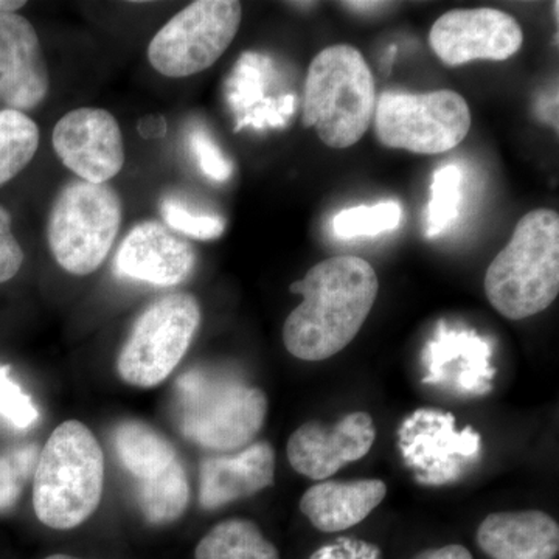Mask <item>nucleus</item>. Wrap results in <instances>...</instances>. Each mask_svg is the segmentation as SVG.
Instances as JSON below:
<instances>
[{"label":"nucleus","mask_w":559,"mask_h":559,"mask_svg":"<svg viewBox=\"0 0 559 559\" xmlns=\"http://www.w3.org/2000/svg\"><path fill=\"white\" fill-rule=\"evenodd\" d=\"M477 543L492 559H554L559 527L554 518L538 510L495 513L481 522Z\"/></svg>","instance_id":"nucleus-17"},{"label":"nucleus","mask_w":559,"mask_h":559,"mask_svg":"<svg viewBox=\"0 0 559 559\" xmlns=\"http://www.w3.org/2000/svg\"><path fill=\"white\" fill-rule=\"evenodd\" d=\"M180 432L205 450L248 447L263 428L267 400L263 390L245 382L189 371L176 384Z\"/></svg>","instance_id":"nucleus-5"},{"label":"nucleus","mask_w":559,"mask_h":559,"mask_svg":"<svg viewBox=\"0 0 559 559\" xmlns=\"http://www.w3.org/2000/svg\"><path fill=\"white\" fill-rule=\"evenodd\" d=\"M304 301L283 326V342L294 358L325 360L358 336L377 301L380 280L369 261L336 255L312 266L290 285Z\"/></svg>","instance_id":"nucleus-1"},{"label":"nucleus","mask_w":559,"mask_h":559,"mask_svg":"<svg viewBox=\"0 0 559 559\" xmlns=\"http://www.w3.org/2000/svg\"><path fill=\"white\" fill-rule=\"evenodd\" d=\"M201 308L193 296L168 294L151 304L121 348L117 370L135 388H156L170 377L200 329Z\"/></svg>","instance_id":"nucleus-8"},{"label":"nucleus","mask_w":559,"mask_h":559,"mask_svg":"<svg viewBox=\"0 0 559 559\" xmlns=\"http://www.w3.org/2000/svg\"><path fill=\"white\" fill-rule=\"evenodd\" d=\"M24 263V250L11 230V216L0 205V283L9 282Z\"/></svg>","instance_id":"nucleus-29"},{"label":"nucleus","mask_w":559,"mask_h":559,"mask_svg":"<svg viewBox=\"0 0 559 559\" xmlns=\"http://www.w3.org/2000/svg\"><path fill=\"white\" fill-rule=\"evenodd\" d=\"M51 142L62 164L84 182L106 183L123 168V135L108 110H70L55 127Z\"/></svg>","instance_id":"nucleus-12"},{"label":"nucleus","mask_w":559,"mask_h":559,"mask_svg":"<svg viewBox=\"0 0 559 559\" xmlns=\"http://www.w3.org/2000/svg\"><path fill=\"white\" fill-rule=\"evenodd\" d=\"M388 485L378 479L320 481L300 499V510L320 532H344L381 506Z\"/></svg>","instance_id":"nucleus-18"},{"label":"nucleus","mask_w":559,"mask_h":559,"mask_svg":"<svg viewBox=\"0 0 559 559\" xmlns=\"http://www.w3.org/2000/svg\"><path fill=\"white\" fill-rule=\"evenodd\" d=\"M403 221V209L396 201L378 202L373 205H358L345 209L333 219V231L341 240L360 237H377L399 229Z\"/></svg>","instance_id":"nucleus-24"},{"label":"nucleus","mask_w":559,"mask_h":559,"mask_svg":"<svg viewBox=\"0 0 559 559\" xmlns=\"http://www.w3.org/2000/svg\"><path fill=\"white\" fill-rule=\"evenodd\" d=\"M189 499V480L179 459L154 479L139 481L140 510L150 524L164 525L179 520Z\"/></svg>","instance_id":"nucleus-21"},{"label":"nucleus","mask_w":559,"mask_h":559,"mask_svg":"<svg viewBox=\"0 0 559 559\" xmlns=\"http://www.w3.org/2000/svg\"><path fill=\"white\" fill-rule=\"evenodd\" d=\"M414 559H473V555L459 544L440 547V549L425 550Z\"/></svg>","instance_id":"nucleus-30"},{"label":"nucleus","mask_w":559,"mask_h":559,"mask_svg":"<svg viewBox=\"0 0 559 559\" xmlns=\"http://www.w3.org/2000/svg\"><path fill=\"white\" fill-rule=\"evenodd\" d=\"M463 173L457 165H444L433 173L430 201L426 212V237L444 234L459 218L462 204Z\"/></svg>","instance_id":"nucleus-23"},{"label":"nucleus","mask_w":559,"mask_h":559,"mask_svg":"<svg viewBox=\"0 0 559 559\" xmlns=\"http://www.w3.org/2000/svg\"><path fill=\"white\" fill-rule=\"evenodd\" d=\"M38 146L35 121L21 110H0V186L16 178L31 164Z\"/></svg>","instance_id":"nucleus-22"},{"label":"nucleus","mask_w":559,"mask_h":559,"mask_svg":"<svg viewBox=\"0 0 559 559\" xmlns=\"http://www.w3.org/2000/svg\"><path fill=\"white\" fill-rule=\"evenodd\" d=\"M241 16V3L235 0L190 3L151 39L150 64L170 79H186L212 68L237 36Z\"/></svg>","instance_id":"nucleus-9"},{"label":"nucleus","mask_w":559,"mask_h":559,"mask_svg":"<svg viewBox=\"0 0 559 559\" xmlns=\"http://www.w3.org/2000/svg\"><path fill=\"white\" fill-rule=\"evenodd\" d=\"M190 148L200 164L202 173L207 178L216 180V182H226L230 179L234 167L224 156L219 146L213 142L209 132L204 130H193L189 135Z\"/></svg>","instance_id":"nucleus-28"},{"label":"nucleus","mask_w":559,"mask_h":559,"mask_svg":"<svg viewBox=\"0 0 559 559\" xmlns=\"http://www.w3.org/2000/svg\"><path fill=\"white\" fill-rule=\"evenodd\" d=\"M558 293L559 216L550 209L533 210L489 264L485 294L503 318L522 320L547 310Z\"/></svg>","instance_id":"nucleus-3"},{"label":"nucleus","mask_w":559,"mask_h":559,"mask_svg":"<svg viewBox=\"0 0 559 559\" xmlns=\"http://www.w3.org/2000/svg\"><path fill=\"white\" fill-rule=\"evenodd\" d=\"M377 440L373 419L366 412L345 415L334 426L308 421L290 436L288 460L294 471L312 480L330 479L342 466L369 454Z\"/></svg>","instance_id":"nucleus-13"},{"label":"nucleus","mask_w":559,"mask_h":559,"mask_svg":"<svg viewBox=\"0 0 559 559\" xmlns=\"http://www.w3.org/2000/svg\"><path fill=\"white\" fill-rule=\"evenodd\" d=\"M117 457L139 481L154 479L178 460L175 447L142 421H123L114 432Z\"/></svg>","instance_id":"nucleus-19"},{"label":"nucleus","mask_w":559,"mask_h":559,"mask_svg":"<svg viewBox=\"0 0 559 559\" xmlns=\"http://www.w3.org/2000/svg\"><path fill=\"white\" fill-rule=\"evenodd\" d=\"M105 457L94 433L69 419L51 432L33 476V507L47 527L70 530L90 520L102 502Z\"/></svg>","instance_id":"nucleus-2"},{"label":"nucleus","mask_w":559,"mask_h":559,"mask_svg":"<svg viewBox=\"0 0 559 559\" xmlns=\"http://www.w3.org/2000/svg\"><path fill=\"white\" fill-rule=\"evenodd\" d=\"M39 460L36 444H21L0 455V511L16 506L28 480L35 476Z\"/></svg>","instance_id":"nucleus-25"},{"label":"nucleus","mask_w":559,"mask_h":559,"mask_svg":"<svg viewBox=\"0 0 559 559\" xmlns=\"http://www.w3.org/2000/svg\"><path fill=\"white\" fill-rule=\"evenodd\" d=\"M50 75L35 27L16 13H0V98L9 109L36 108Z\"/></svg>","instance_id":"nucleus-14"},{"label":"nucleus","mask_w":559,"mask_h":559,"mask_svg":"<svg viewBox=\"0 0 559 559\" xmlns=\"http://www.w3.org/2000/svg\"><path fill=\"white\" fill-rule=\"evenodd\" d=\"M275 479V452L270 443L249 444L234 457H209L201 465V506L219 509L271 487Z\"/></svg>","instance_id":"nucleus-16"},{"label":"nucleus","mask_w":559,"mask_h":559,"mask_svg":"<svg viewBox=\"0 0 559 559\" xmlns=\"http://www.w3.org/2000/svg\"><path fill=\"white\" fill-rule=\"evenodd\" d=\"M121 224L119 194L106 183H70L51 209L49 246L62 270L90 275L106 260Z\"/></svg>","instance_id":"nucleus-6"},{"label":"nucleus","mask_w":559,"mask_h":559,"mask_svg":"<svg viewBox=\"0 0 559 559\" xmlns=\"http://www.w3.org/2000/svg\"><path fill=\"white\" fill-rule=\"evenodd\" d=\"M0 415L16 429H28L39 418L31 396L10 377V367H0Z\"/></svg>","instance_id":"nucleus-27"},{"label":"nucleus","mask_w":559,"mask_h":559,"mask_svg":"<svg viewBox=\"0 0 559 559\" xmlns=\"http://www.w3.org/2000/svg\"><path fill=\"white\" fill-rule=\"evenodd\" d=\"M400 448L419 481L448 484L465 473L480 454V436L473 429H455L451 414L414 412L400 429Z\"/></svg>","instance_id":"nucleus-10"},{"label":"nucleus","mask_w":559,"mask_h":559,"mask_svg":"<svg viewBox=\"0 0 559 559\" xmlns=\"http://www.w3.org/2000/svg\"><path fill=\"white\" fill-rule=\"evenodd\" d=\"M304 124L330 148L358 143L377 109V84L366 58L348 44L316 55L304 90Z\"/></svg>","instance_id":"nucleus-4"},{"label":"nucleus","mask_w":559,"mask_h":559,"mask_svg":"<svg viewBox=\"0 0 559 559\" xmlns=\"http://www.w3.org/2000/svg\"><path fill=\"white\" fill-rule=\"evenodd\" d=\"M197 559H280L253 522L230 520L210 530L198 544Z\"/></svg>","instance_id":"nucleus-20"},{"label":"nucleus","mask_w":559,"mask_h":559,"mask_svg":"<svg viewBox=\"0 0 559 559\" xmlns=\"http://www.w3.org/2000/svg\"><path fill=\"white\" fill-rule=\"evenodd\" d=\"M162 216L171 229L197 240H216L226 229V223L221 216L193 212L178 201H165L162 205Z\"/></svg>","instance_id":"nucleus-26"},{"label":"nucleus","mask_w":559,"mask_h":559,"mask_svg":"<svg viewBox=\"0 0 559 559\" xmlns=\"http://www.w3.org/2000/svg\"><path fill=\"white\" fill-rule=\"evenodd\" d=\"M194 250L157 223H143L130 231L119 252L116 271L120 277L156 286H175L194 267Z\"/></svg>","instance_id":"nucleus-15"},{"label":"nucleus","mask_w":559,"mask_h":559,"mask_svg":"<svg viewBox=\"0 0 559 559\" xmlns=\"http://www.w3.org/2000/svg\"><path fill=\"white\" fill-rule=\"evenodd\" d=\"M374 132L382 145L415 154H443L468 135V103L454 91H385L377 100Z\"/></svg>","instance_id":"nucleus-7"},{"label":"nucleus","mask_w":559,"mask_h":559,"mask_svg":"<svg viewBox=\"0 0 559 559\" xmlns=\"http://www.w3.org/2000/svg\"><path fill=\"white\" fill-rule=\"evenodd\" d=\"M430 49L444 66L506 61L521 50L520 22L498 9H455L440 16L429 32Z\"/></svg>","instance_id":"nucleus-11"},{"label":"nucleus","mask_w":559,"mask_h":559,"mask_svg":"<svg viewBox=\"0 0 559 559\" xmlns=\"http://www.w3.org/2000/svg\"><path fill=\"white\" fill-rule=\"evenodd\" d=\"M46 559H80V558L70 557V555H51V557H47Z\"/></svg>","instance_id":"nucleus-33"},{"label":"nucleus","mask_w":559,"mask_h":559,"mask_svg":"<svg viewBox=\"0 0 559 559\" xmlns=\"http://www.w3.org/2000/svg\"><path fill=\"white\" fill-rule=\"evenodd\" d=\"M24 5V0H0V13H16Z\"/></svg>","instance_id":"nucleus-32"},{"label":"nucleus","mask_w":559,"mask_h":559,"mask_svg":"<svg viewBox=\"0 0 559 559\" xmlns=\"http://www.w3.org/2000/svg\"><path fill=\"white\" fill-rule=\"evenodd\" d=\"M165 130H167V124H165V120L162 117H145L139 123V131L143 138L146 139H156L159 135L164 134Z\"/></svg>","instance_id":"nucleus-31"}]
</instances>
